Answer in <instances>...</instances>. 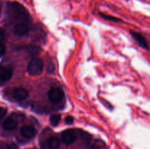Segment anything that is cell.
<instances>
[{
	"instance_id": "1",
	"label": "cell",
	"mask_w": 150,
	"mask_h": 149,
	"mask_svg": "<svg viewBox=\"0 0 150 149\" xmlns=\"http://www.w3.org/2000/svg\"><path fill=\"white\" fill-rule=\"evenodd\" d=\"M43 61L40 58H33L28 64V72L32 76L40 75L43 71Z\"/></svg>"
},
{
	"instance_id": "2",
	"label": "cell",
	"mask_w": 150,
	"mask_h": 149,
	"mask_svg": "<svg viewBox=\"0 0 150 149\" xmlns=\"http://www.w3.org/2000/svg\"><path fill=\"white\" fill-rule=\"evenodd\" d=\"M48 96L52 103H59L64 98V92L59 88H53L48 91Z\"/></svg>"
},
{
	"instance_id": "3",
	"label": "cell",
	"mask_w": 150,
	"mask_h": 149,
	"mask_svg": "<svg viewBox=\"0 0 150 149\" xmlns=\"http://www.w3.org/2000/svg\"><path fill=\"white\" fill-rule=\"evenodd\" d=\"M77 138L76 133L73 129H67L62 133V140L66 145H71Z\"/></svg>"
},
{
	"instance_id": "4",
	"label": "cell",
	"mask_w": 150,
	"mask_h": 149,
	"mask_svg": "<svg viewBox=\"0 0 150 149\" xmlns=\"http://www.w3.org/2000/svg\"><path fill=\"white\" fill-rule=\"evenodd\" d=\"M13 96L16 100L23 101L28 97L29 93H28L27 90L25 89L24 88L17 87L13 89Z\"/></svg>"
},
{
	"instance_id": "5",
	"label": "cell",
	"mask_w": 150,
	"mask_h": 149,
	"mask_svg": "<svg viewBox=\"0 0 150 149\" xmlns=\"http://www.w3.org/2000/svg\"><path fill=\"white\" fill-rule=\"evenodd\" d=\"M29 30V26L26 22H18L14 27V33L18 36H23L28 33Z\"/></svg>"
},
{
	"instance_id": "6",
	"label": "cell",
	"mask_w": 150,
	"mask_h": 149,
	"mask_svg": "<svg viewBox=\"0 0 150 149\" xmlns=\"http://www.w3.org/2000/svg\"><path fill=\"white\" fill-rule=\"evenodd\" d=\"M12 74H13V70L10 67L0 65V81H7L11 78Z\"/></svg>"
},
{
	"instance_id": "7",
	"label": "cell",
	"mask_w": 150,
	"mask_h": 149,
	"mask_svg": "<svg viewBox=\"0 0 150 149\" xmlns=\"http://www.w3.org/2000/svg\"><path fill=\"white\" fill-rule=\"evenodd\" d=\"M20 131L21 134L26 139L32 138L36 134V130H35V129L32 126L30 125L23 126V127H21Z\"/></svg>"
},
{
	"instance_id": "8",
	"label": "cell",
	"mask_w": 150,
	"mask_h": 149,
	"mask_svg": "<svg viewBox=\"0 0 150 149\" xmlns=\"http://www.w3.org/2000/svg\"><path fill=\"white\" fill-rule=\"evenodd\" d=\"M17 126V121L12 116L7 118L3 122V127L6 130H8V131H13V130L16 129Z\"/></svg>"
},
{
	"instance_id": "9",
	"label": "cell",
	"mask_w": 150,
	"mask_h": 149,
	"mask_svg": "<svg viewBox=\"0 0 150 149\" xmlns=\"http://www.w3.org/2000/svg\"><path fill=\"white\" fill-rule=\"evenodd\" d=\"M130 34H131V36L134 38L135 40L139 43V45H140L141 47L144 48H146V49H148V44L146 42L145 38L142 36L141 34L138 33V32H135L131 31L130 32Z\"/></svg>"
},
{
	"instance_id": "10",
	"label": "cell",
	"mask_w": 150,
	"mask_h": 149,
	"mask_svg": "<svg viewBox=\"0 0 150 149\" xmlns=\"http://www.w3.org/2000/svg\"><path fill=\"white\" fill-rule=\"evenodd\" d=\"M47 145L49 149H58L60 146V141L57 137H50L47 140Z\"/></svg>"
},
{
	"instance_id": "11",
	"label": "cell",
	"mask_w": 150,
	"mask_h": 149,
	"mask_svg": "<svg viewBox=\"0 0 150 149\" xmlns=\"http://www.w3.org/2000/svg\"><path fill=\"white\" fill-rule=\"evenodd\" d=\"M0 149H18L17 145L13 143H0Z\"/></svg>"
},
{
	"instance_id": "12",
	"label": "cell",
	"mask_w": 150,
	"mask_h": 149,
	"mask_svg": "<svg viewBox=\"0 0 150 149\" xmlns=\"http://www.w3.org/2000/svg\"><path fill=\"white\" fill-rule=\"evenodd\" d=\"M100 15L102 18L105 19V20H109V21H112V22H115V23H119V22H122V20L121 19L118 18L114 17V16L111 15H105L104 13H100Z\"/></svg>"
},
{
	"instance_id": "13",
	"label": "cell",
	"mask_w": 150,
	"mask_h": 149,
	"mask_svg": "<svg viewBox=\"0 0 150 149\" xmlns=\"http://www.w3.org/2000/svg\"><path fill=\"white\" fill-rule=\"evenodd\" d=\"M60 120H61V116L59 114H55V115H51V118H50V124H51L54 127L58 125L60 122Z\"/></svg>"
},
{
	"instance_id": "14",
	"label": "cell",
	"mask_w": 150,
	"mask_h": 149,
	"mask_svg": "<svg viewBox=\"0 0 150 149\" xmlns=\"http://www.w3.org/2000/svg\"><path fill=\"white\" fill-rule=\"evenodd\" d=\"M39 48L37 46H30L29 51L32 55H36L39 53Z\"/></svg>"
},
{
	"instance_id": "15",
	"label": "cell",
	"mask_w": 150,
	"mask_h": 149,
	"mask_svg": "<svg viewBox=\"0 0 150 149\" xmlns=\"http://www.w3.org/2000/svg\"><path fill=\"white\" fill-rule=\"evenodd\" d=\"M73 123V118L72 116H67L65 118V124H72Z\"/></svg>"
},
{
	"instance_id": "16",
	"label": "cell",
	"mask_w": 150,
	"mask_h": 149,
	"mask_svg": "<svg viewBox=\"0 0 150 149\" xmlns=\"http://www.w3.org/2000/svg\"><path fill=\"white\" fill-rule=\"evenodd\" d=\"M5 52V45L0 42V56H2Z\"/></svg>"
},
{
	"instance_id": "17",
	"label": "cell",
	"mask_w": 150,
	"mask_h": 149,
	"mask_svg": "<svg viewBox=\"0 0 150 149\" xmlns=\"http://www.w3.org/2000/svg\"><path fill=\"white\" fill-rule=\"evenodd\" d=\"M6 112H7V110H6L5 108H0V119H1L4 116V115L6 114Z\"/></svg>"
},
{
	"instance_id": "18",
	"label": "cell",
	"mask_w": 150,
	"mask_h": 149,
	"mask_svg": "<svg viewBox=\"0 0 150 149\" xmlns=\"http://www.w3.org/2000/svg\"><path fill=\"white\" fill-rule=\"evenodd\" d=\"M4 37V32L2 29H0V42L3 40Z\"/></svg>"
}]
</instances>
